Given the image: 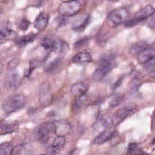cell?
<instances>
[{
	"label": "cell",
	"mask_w": 155,
	"mask_h": 155,
	"mask_svg": "<svg viewBox=\"0 0 155 155\" xmlns=\"http://www.w3.org/2000/svg\"><path fill=\"white\" fill-rule=\"evenodd\" d=\"M86 4L85 0H71L62 2L58 7L61 15L66 17L74 15L82 10Z\"/></svg>",
	"instance_id": "obj_1"
},
{
	"label": "cell",
	"mask_w": 155,
	"mask_h": 155,
	"mask_svg": "<svg viewBox=\"0 0 155 155\" xmlns=\"http://www.w3.org/2000/svg\"><path fill=\"white\" fill-rule=\"evenodd\" d=\"M26 98L22 94H15L5 99L2 104V108L6 113L15 112L24 107Z\"/></svg>",
	"instance_id": "obj_2"
},
{
	"label": "cell",
	"mask_w": 155,
	"mask_h": 155,
	"mask_svg": "<svg viewBox=\"0 0 155 155\" xmlns=\"http://www.w3.org/2000/svg\"><path fill=\"white\" fill-rule=\"evenodd\" d=\"M128 15L129 12L126 8H117L109 13L107 18V24L110 27H116L125 22Z\"/></svg>",
	"instance_id": "obj_3"
},
{
	"label": "cell",
	"mask_w": 155,
	"mask_h": 155,
	"mask_svg": "<svg viewBox=\"0 0 155 155\" xmlns=\"http://www.w3.org/2000/svg\"><path fill=\"white\" fill-rule=\"evenodd\" d=\"M154 12V9L153 7L150 5H147L137 12L133 19L126 21L125 22V26L127 27H132L136 25L139 23L153 15Z\"/></svg>",
	"instance_id": "obj_4"
},
{
	"label": "cell",
	"mask_w": 155,
	"mask_h": 155,
	"mask_svg": "<svg viewBox=\"0 0 155 155\" xmlns=\"http://www.w3.org/2000/svg\"><path fill=\"white\" fill-rule=\"evenodd\" d=\"M53 121L44 122L38 126L34 131V138L42 143H45L48 140L50 133H53Z\"/></svg>",
	"instance_id": "obj_5"
},
{
	"label": "cell",
	"mask_w": 155,
	"mask_h": 155,
	"mask_svg": "<svg viewBox=\"0 0 155 155\" xmlns=\"http://www.w3.org/2000/svg\"><path fill=\"white\" fill-rule=\"evenodd\" d=\"M136 108V104L130 102L125 105L123 108H119L113 114L111 119L112 125L116 127L120 124L128 115Z\"/></svg>",
	"instance_id": "obj_6"
},
{
	"label": "cell",
	"mask_w": 155,
	"mask_h": 155,
	"mask_svg": "<svg viewBox=\"0 0 155 155\" xmlns=\"http://www.w3.org/2000/svg\"><path fill=\"white\" fill-rule=\"evenodd\" d=\"M114 67L113 61L110 62H99L97 68L94 70L92 74V79L95 82L102 80Z\"/></svg>",
	"instance_id": "obj_7"
},
{
	"label": "cell",
	"mask_w": 155,
	"mask_h": 155,
	"mask_svg": "<svg viewBox=\"0 0 155 155\" xmlns=\"http://www.w3.org/2000/svg\"><path fill=\"white\" fill-rule=\"evenodd\" d=\"M21 82V77L16 70H12L8 73L4 79V84L8 90H13L17 88Z\"/></svg>",
	"instance_id": "obj_8"
},
{
	"label": "cell",
	"mask_w": 155,
	"mask_h": 155,
	"mask_svg": "<svg viewBox=\"0 0 155 155\" xmlns=\"http://www.w3.org/2000/svg\"><path fill=\"white\" fill-rule=\"evenodd\" d=\"M54 131L53 133L56 136H65L71 131V125L65 120H58L53 121Z\"/></svg>",
	"instance_id": "obj_9"
},
{
	"label": "cell",
	"mask_w": 155,
	"mask_h": 155,
	"mask_svg": "<svg viewBox=\"0 0 155 155\" xmlns=\"http://www.w3.org/2000/svg\"><path fill=\"white\" fill-rule=\"evenodd\" d=\"M48 91L49 84L47 82H43L40 88L39 101L41 105L44 107H46L50 105L53 100L52 95L51 94H49Z\"/></svg>",
	"instance_id": "obj_10"
},
{
	"label": "cell",
	"mask_w": 155,
	"mask_h": 155,
	"mask_svg": "<svg viewBox=\"0 0 155 155\" xmlns=\"http://www.w3.org/2000/svg\"><path fill=\"white\" fill-rule=\"evenodd\" d=\"M65 136H57L53 143L47 148V153L48 154H56L59 153L65 143Z\"/></svg>",
	"instance_id": "obj_11"
},
{
	"label": "cell",
	"mask_w": 155,
	"mask_h": 155,
	"mask_svg": "<svg viewBox=\"0 0 155 155\" xmlns=\"http://www.w3.org/2000/svg\"><path fill=\"white\" fill-rule=\"evenodd\" d=\"M116 130L114 126L107 127L105 130L102 131L94 140V143L96 145H101L110 140L113 134L115 133Z\"/></svg>",
	"instance_id": "obj_12"
},
{
	"label": "cell",
	"mask_w": 155,
	"mask_h": 155,
	"mask_svg": "<svg viewBox=\"0 0 155 155\" xmlns=\"http://www.w3.org/2000/svg\"><path fill=\"white\" fill-rule=\"evenodd\" d=\"M88 89L87 84L84 82H78L71 85V92L73 96L76 97H81L85 96Z\"/></svg>",
	"instance_id": "obj_13"
},
{
	"label": "cell",
	"mask_w": 155,
	"mask_h": 155,
	"mask_svg": "<svg viewBox=\"0 0 155 155\" xmlns=\"http://www.w3.org/2000/svg\"><path fill=\"white\" fill-rule=\"evenodd\" d=\"M48 15L45 12H41L36 18L33 25L39 31L44 30L48 23Z\"/></svg>",
	"instance_id": "obj_14"
},
{
	"label": "cell",
	"mask_w": 155,
	"mask_h": 155,
	"mask_svg": "<svg viewBox=\"0 0 155 155\" xmlns=\"http://www.w3.org/2000/svg\"><path fill=\"white\" fill-rule=\"evenodd\" d=\"M155 55L154 49L153 48L147 47L141 52L137 54V61L140 64H145Z\"/></svg>",
	"instance_id": "obj_15"
},
{
	"label": "cell",
	"mask_w": 155,
	"mask_h": 155,
	"mask_svg": "<svg viewBox=\"0 0 155 155\" xmlns=\"http://www.w3.org/2000/svg\"><path fill=\"white\" fill-rule=\"evenodd\" d=\"M58 43V40L54 39L50 36H45L42 38L41 42V45L49 53L53 51Z\"/></svg>",
	"instance_id": "obj_16"
},
{
	"label": "cell",
	"mask_w": 155,
	"mask_h": 155,
	"mask_svg": "<svg viewBox=\"0 0 155 155\" xmlns=\"http://www.w3.org/2000/svg\"><path fill=\"white\" fill-rule=\"evenodd\" d=\"M72 61L74 63L90 62L92 61V57L88 51L87 50H84L77 53L73 57Z\"/></svg>",
	"instance_id": "obj_17"
},
{
	"label": "cell",
	"mask_w": 155,
	"mask_h": 155,
	"mask_svg": "<svg viewBox=\"0 0 155 155\" xmlns=\"http://www.w3.org/2000/svg\"><path fill=\"white\" fill-rule=\"evenodd\" d=\"M18 125L15 123H2L0 124V135L12 133L18 129Z\"/></svg>",
	"instance_id": "obj_18"
},
{
	"label": "cell",
	"mask_w": 155,
	"mask_h": 155,
	"mask_svg": "<svg viewBox=\"0 0 155 155\" xmlns=\"http://www.w3.org/2000/svg\"><path fill=\"white\" fill-rule=\"evenodd\" d=\"M36 38V34L31 33L27 35L23 36L19 38H18L17 39L15 40V42L17 45L22 47L29 43L33 42L35 40Z\"/></svg>",
	"instance_id": "obj_19"
},
{
	"label": "cell",
	"mask_w": 155,
	"mask_h": 155,
	"mask_svg": "<svg viewBox=\"0 0 155 155\" xmlns=\"http://www.w3.org/2000/svg\"><path fill=\"white\" fill-rule=\"evenodd\" d=\"M31 149L28 144L23 143L16 145L15 147L12 148L10 154H30Z\"/></svg>",
	"instance_id": "obj_20"
},
{
	"label": "cell",
	"mask_w": 155,
	"mask_h": 155,
	"mask_svg": "<svg viewBox=\"0 0 155 155\" xmlns=\"http://www.w3.org/2000/svg\"><path fill=\"white\" fill-rule=\"evenodd\" d=\"M148 47L147 43L145 42H138L131 45L129 49V53L131 54H136Z\"/></svg>",
	"instance_id": "obj_21"
},
{
	"label": "cell",
	"mask_w": 155,
	"mask_h": 155,
	"mask_svg": "<svg viewBox=\"0 0 155 155\" xmlns=\"http://www.w3.org/2000/svg\"><path fill=\"white\" fill-rule=\"evenodd\" d=\"M0 30L4 35L6 39L8 38H13L16 35L15 32L11 29L8 23L3 24L1 25L0 27Z\"/></svg>",
	"instance_id": "obj_22"
},
{
	"label": "cell",
	"mask_w": 155,
	"mask_h": 155,
	"mask_svg": "<svg viewBox=\"0 0 155 155\" xmlns=\"http://www.w3.org/2000/svg\"><path fill=\"white\" fill-rule=\"evenodd\" d=\"M67 23V18L66 16L61 15L59 17H57L54 21L53 22L52 25L54 28H59L63 26H64Z\"/></svg>",
	"instance_id": "obj_23"
},
{
	"label": "cell",
	"mask_w": 155,
	"mask_h": 155,
	"mask_svg": "<svg viewBox=\"0 0 155 155\" xmlns=\"http://www.w3.org/2000/svg\"><path fill=\"white\" fill-rule=\"evenodd\" d=\"M12 148V145L9 142L0 143V155L10 154Z\"/></svg>",
	"instance_id": "obj_24"
},
{
	"label": "cell",
	"mask_w": 155,
	"mask_h": 155,
	"mask_svg": "<svg viewBox=\"0 0 155 155\" xmlns=\"http://www.w3.org/2000/svg\"><path fill=\"white\" fill-rule=\"evenodd\" d=\"M90 21V16H87L86 18L84 19V21L79 25H77L73 28V30H74L77 32L83 31L85 29V28L87 27V25H88Z\"/></svg>",
	"instance_id": "obj_25"
},
{
	"label": "cell",
	"mask_w": 155,
	"mask_h": 155,
	"mask_svg": "<svg viewBox=\"0 0 155 155\" xmlns=\"http://www.w3.org/2000/svg\"><path fill=\"white\" fill-rule=\"evenodd\" d=\"M144 64V68L145 70L150 73H154V68H155V58H151L150 60L145 62Z\"/></svg>",
	"instance_id": "obj_26"
},
{
	"label": "cell",
	"mask_w": 155,
	"mask_h": 155,
	"mask_svg": "<svg viewBox=\"0 0 155 155\" xmlns=\"http://www.w3.org/2000/svg\"><path fill=\"white\" fill-rule=\"evenodd\" d=\"M85 95L81 97H76V99L74 101V102L73 104V110L74 111L78 110L82 107L84 102L85 100Z\"/></svg>",
	"instance_id": "obj_27"
},
{
	"label": "cell",
	"mask_w": 155,
	"mask_h": 155,
	"mask_svg": "<svg viewBox=\"0 0 155 155\" xmlns=\"http://www.w3.org/2000/svg\"><path fill=\"white\" fill-rule=\"evenodd\" d=\"M123 97H124L122 96H116L112 100L110 101V102H109V106L111 108H114L117 107L122 102V101H123Z\"/></svg>",
	"instance_id": "obj_28"
},
{
	"label": "cell",
	"mask_w": 155,
	"mask_h": 155,
	"mask_svg": "<svg viewBox=\"0 0 155 155\" xmlns=\"http://www.w3.org/2000/svg\"><path fill=\"white\" fill-rule=\"evenodd\" d=\"M30 25V21L28 20H27V19L24 18L20 21L18 27L20 30H21L22 31H25L28 28Z\"/></svg>",
	"instance_id": "obj_29"
},
{
	"label": "cell",
	"mask_w": 155,
	"mask_h": 155,
	"mask_svg": "<svg viewBox=\"0 0 155 155\" xmlns=\"http://www.w3.org/2000/svg\"><path fill=\"white\" fill-rule=\"evenodd\" d=\"M37 64L38 63H37V61L36 60H32V61H30L29 68L25 73V76H27V77L30 76V75L31 74V73H32L33 70H35L36 68V67H37Z\"/></svg>",
	"instance_id": "obj_30"
},
{
	"label": "cell",
	"mask_w": 155,
	"mask_h": 155,
	"mask_svg": "<svg viewBox=\"0 0 155 155\" xmlns=\"http://www.w3.org/2000/svg\"><path fill=\"white\" fill-rule=\"evenodd\" d=\"M88 40H89L88 38L84 37V38L80 39L79 40L77 41L76 42H75V43L74 44V47L75 48L81 47L84 45L85 44H86L88 42Z\"/></svg>",
	"instance_id": "obj_31"
},
{
	"label": "cell",
	"mask_w": 155,
	"mask_h": 155,
	"mask_svg": "<svg viewBox=\"0 0 155 155\" xmlns=\"http://www.w3.org/2000/svg\"><path fill=\"white\" fill-rule=\"evenodd\" d=\"M19 64V60L16 58H14L13 59H12L8 64V67L9 69L12 70L13 68H15Z\"/></svg>",
	"instance_id": "obj_32"
},
{
	"label": "cell",
	"mask_w": 155,
	"mask_h": 155,
	"mask_svg": "<svg viewBox=\"0 0 155 155\" xmlns=\"http://www.w3.org/2000/svg\"><path fill=\"white\" fill-rule=\"evenodd\" d=\"M137 145L136 143H131L128 145V150H127V153L128 154H131L132 153L133 151H135L136 147H137Z\"/></svg>",
	"instance_id": "obj_33"
},
{
	"label": "cell",
	"mask_w": 155,
	"mask_h": 155,
	"mask_svg": "<svg viewBox=\"0 0 155 155\" xmlns=\"http://www.w3.org/2000/svg\"><path fill=\"white\" fill-rule=\"evenodd\" d=\"M122 81H123V78H120L114 84V85H113V88L116 89V88H118V87L122 84Z\"/></svg>",
	"instance_id": "obj_34"
},
{
	"label": "cell",
	"mask_w": 155,
	"mask_h": 155,
	"mask_svg": "<svg viewBox=\"0 0 155 155\" xmlns=\"http://www.w3.org/2000/svg\"><path fill=\"white\" fill-rule=\"evenodd\" d=\"M151 16V18H150V22H148V24H149V26L151 28H154V14L152 15Z\"/></svg>",
	"instance_id": "obj_35"
},
{
	"label": "cell",
	"mask_w": 155,
	"mask_h": 155,
	"mask_svg": "<svg viewBox=\"0 0 155 155\" xmlns=\"http://www.w3.org/2000/svg\"><path fill=\"white\" fill-rule=\"evenodd\" d=\"M5 40H6V38H5L4 35L0 30V44H2V43H4Z\"/></svg>",
	"instance_id": "obj_36"
},
{
	"label": "cell",
	"mask_w": 155,
	"mask_h": 155,
	"mask_svg": "<svg viewBox=\"0 0 155 155\" xmlns=\"http://www.w3.org/2000/svg\"><path fill=\"white\" fill-rule=\"evenodd\" d=\"M2 71H3V64L1 61V60L0 59V74H1Z\"/></svg>",
	"instance_id": "obj_37"
},
{
	"label": "cell",
	"mask_w": 155,
	"mask_h": 155,
	"mask_svg": "<svg viewBox=\"0 0 155 155\" xmlns=\"http://www.w3.org/2000/svg\"><path fill=\"white\" fill-rule=\"evenodd\" d=\"M107 1H111V2H115L117 1L118 0H107Z\"/></svg>",
	"instance_id": "obj_38"
},
{
	"label": "cell",
	"mask_w": 155,
	"mask_h": 155,
	"mask_svg": "<svg viewBox=\"0 0 155 155\" xmlns=\"http://www.w3.org/2000/svg\"><path fill=\"white\" fill-rule=\"evenodd\" d=\"M2 9L1 8V7H0V15L2 13Z\"/></svg>",
	"instance_id": "obj_39"
},
{
	"label": "cell",
	"mask_w": 155,
	"mask_h": 155,
	"mask_svg": "<svg viewBox=\"0 0 155 155\" xmlns=\"http://www.w3.org/2000/svg\"><path fill=\"white\" fill-rule=\"evenodd\" d=\"M5 0H0V2H4V1H5Z\"/></svg>",
	"instance_id": "obj_40"
}]
</instances>
